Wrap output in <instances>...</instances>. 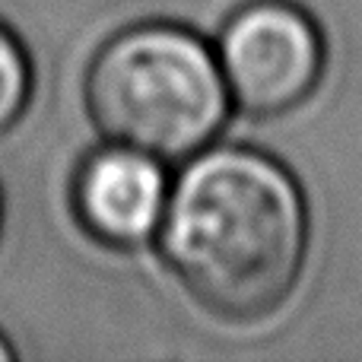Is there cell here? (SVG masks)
Returning a JSON list of instances; mask_svg holds the SVG:
<instances>
[{
	"label": "cell",
	"instance_id": "obj_1",
	"mask_svg": "<svg viewBox=\"0 0 362 362\" xmlns=\"http://www.w3.org/2000/svg\"><path fill=\"white\" fill-rule=\"evenodd\" d=\"M308 213L280 163L245 146L197 156L163 213V255L178 283L226 321H261L293 296Z\"/></svg>",
	"mask_w": 362,
	"mask_h": 362
},
{
	"label": "cell",
	"instance_id": "obj_2",
	"mask_svg": "<svg viewBox=\"0 0 362 362\" xmlns=\"http://www.w3.org/2000/svg\"><path fill=\"white\" fill-rule=\"evenodd\" d=\"M86 108L112 144L185 159L226 124L229 89L204 38L172 23H144L112 35L93 57Z\"/></svg>",
	"mask_w": 362,
	"mask_h": 362
},
{
	"label": "cell",
	"instance_id": "obj_3",
	"mask_svg": "<svg viewBox=\"0 0 362 362\" xmlns=\"http://www.w3.org/2000/svg\"><path fill=\"white\" fill-rule=\"evenodd\" d=\"M216 61L245 115L283 118L318 89L325 42L315 19L296 4L255 0L226 23Z\"/></svg>",
	"mask_w": 362,
	"mask_h": 362
},
{
	"label": "cell",
	"instance_id": "obj_4",
	"mask_svg": "<svg viewBox=\"0 0 362 362\" xmlns=\"http://www.w3.org/2000/svg\"><path fill=\"white\" fill-rule=\"evenodd\" d=\"M165 175L156 156L112 144L80 163L70 204L80 229L108 248H140L165 213Z\"/></svg>",
	"mask_w": 362,
	"mask_h": 362
},
{
	"label": "cell",
	"instance_id": "obj_5",
	"mask_svg": "<svg viewBox=\"0 0 362 362\" xmlns=\"http://www.w3.org/2000/svg\"><path fill=\"white\" fill-rule=\"evenodd\" d=\"M32 95V64L19 38L0 25V134H6L19 118Z\"/></svg>",
	"mask_w": 362,
	"mask_h": 362
},
{
	"label": "cell",
	"instance_id": "obj_6",
	"mask_svg": "<svg viewBox=\"0 0 362 362\" xmlns=\"http://www.w3.org/2000/svg\"><path fill=\"white\" fill-rule=\"evenodd\" d=\"M4 359H13V350H10V344L0 337V362H4Z\"/></svg>",
	"mask_w": 362,
	"mask_h": 362
}]
</instances>
